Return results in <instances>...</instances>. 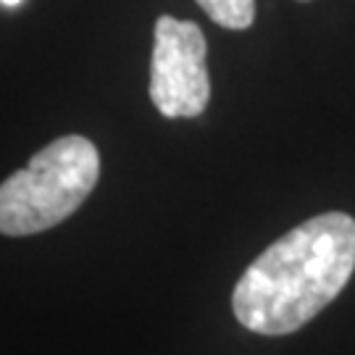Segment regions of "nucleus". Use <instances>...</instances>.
Listing matches in <instances>:
<instances>
[{
  "label": "nucleus",
  "mask_w": 355,
  "mask_h": 355,
  "mask_svg": "<svg viewBox=\"0 0 355 355\" xmlns=\"http://www.w3.org/2000/svg\"><path fill=\"white\" fill-rule=\"evenodd\" d=\"M355 271V218L340 211L303 221L268 245L232 292L245 329L292 334L345 290Z\"/></svg>",
  "instance_id": "obj_1"
},
{
  "label": "nucleus",
  "mask_w": 355,
  "mask_h": 355,
  "mask_svg": "<svg viewBox=\"0 0 355 355\" xmlns=\"http://www.w3.org/2000/svg\"><path fill=\"white\" fill-rule=\"evenodd\" d=\"M101 179V153L82 135L45 145L0 184V234L26 237L66 221Z\"/></svg>",
  "instance_id": "obj_2"
},
{
  "label": "nucleus",
  "mask_w": 355,
  "mask_h": 355,
  "mask_svg": "<svg viewBox=\"0 0 355 355\" xmlns=\"http://www.w3.org/2000/svg\"><path fill=\"white\" fill-rule=\"evenodd\" d=\"M208 45L200 26L161 16L155 21L150 61V101L166 119H195L211 101L205 69Z\"/></svg>",
  "instance_id": "obj_3"
},
{
  "label": "nucleus",
  "mask_w": 355,
  "mask_h": 355,
  "mask_svg": "<svg viewBox=\"0 0 355 355\" xmlns=\"http://www.w3.org/2000/svg\"><path fill=\"white\" fill-rule=\"evenodd\" d=\"M198 6L224 29H248L255 21V0H198Z\"/></svg>",
  "instance_id": "obj_4"
},
{
  "label": "nucleus",
  "mask_w": 355,
  "mask_h": 355,
  "mask_svg": "<svg viewBox=\"0 0 355 355\" xmlns=\"http://www.w3.org/2000/svg\"><path fill=\"white\" fill-rule=\"evenodd\" d=\"M0 3H3V6H8V8H11V6H19V3H21V0H0Z\"/></svg>",
  "instance_id": "obj_5"
},
{
  "label": "nucleus",
  "mask_w": 355,
  "mask_h": 355,
  "mask_svg": "<svg viewBox=\"0 0 355 355\" xmlns=\"http://www.w3.org/2000/svg\"><path fill=\"white\" fill-rule=\"evenodd\" d=\"M300 3H308V0H300Z\"/></svg>",
  "instance_id": "obj_6"
}]
</instances>
